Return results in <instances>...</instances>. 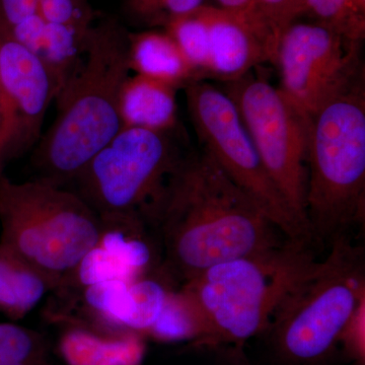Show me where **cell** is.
Segmentation results:
<instances>
[{"label": "cell", "mask_w": 365, "mask_h": 365, "mask_svg": "<svg viewBox=\"0 0 365 365\" xmlns=\"http://www.w3.org/2000/svg\"><path fill=\"white\" fill-rule=\"evenodd\" d=\"M155 228L163 270L182 284L217 264L289 242L202 148L185 158Z\"/></svg>", "instance_id": "obj_1"}, {"label": "cell", "mask_w": 365, "mask_h": 365, "mask_svg": "<svg viewBox=\"0 0 365 365\" xmlns=\"http://www.w3.org/2000/svg\"><path fill=\"white\" fill-rule=\"evenodd\" d=\"M130 71L129 33L112 20L93 25L78 66L55 98L54 122L34 151L38 179L66 186L123 129L120 93Z\"/></svg>", "instance_id": "obj_2"}, {"label": "cell", "mask_w": 365, "mask_h": 365, "mask_svg": "<svg viewBox=\"0 0 365 365\" xmlns=\"http://www.w3.org/2000/svg\"><path fill=\"white\" fill-rule=\"evenodd\" d=\"M314 260L307 245L288 242L266 253L206 269L174 294L196 346L232 345L263 335L274 311Z\"/></svg>", "instance_id": "obj_3"}, {"label": "cell", "mask_w": 365, "mask_h": 365, "mask_svg": "<svg viewBox=\"0 0 365 365\" xmlns=\"http://www.w3.org/2000/svg\"><path fill=\"white\" fill-rule=\"evenodd\" d=\"M364 249L347 235L330 242L274 311L265 339L272 365H331L348 329L364 314Z\"/></svg>", "instance_id": "obj_4"}, {"label": "cell", "mask_w": 365, "mask_h": 365, "mask_svg": "<svg viewBox=\"0 0 365 365\" xmlns=\"http://www.w3.org/2000/svg\"><path fill=\"white\" fill-rule=\"evenodd\" d=\"M190 148L172 130L123 128L72 184L103 222L157 227Z\"/></svg>", "instance_id": "obj_5"}, {"label": "cell", "mask_w": 365, "mask_h": 365, "mask_svg": "<svg viewBox=\"0 0 365 365\" xmlns=\"http://www.w3.org/2000/svg\"><path fill=\"white\" fill-rule=\"evenodd\" d=\"M0 245L55 289L100 241L102 220L76 192L43 180L0 178Z\"/></svg>", "instance_id": "obj_6"}, {"label": "cell", "mask_w": 365, "mask_h": 365, "mask_svg": "<svg viewBox=\"0 0 365 365\" xmlns=\"http://www.w3.org/2000/svg\"><path fill=\"white\" fill-rule=\"evenodd\" d=\"M364 81L309 119L306 216L313 242L347 235L364 215Z\"/></svg>", "instance_id": "obj_7"}, {"label": "cell", "mask_w": 365, "mask_h": 365, "mask_svg": "<svg viewBox=\"0 0 365 365\" xmlns=\"http://www.w3.org/2000/svg\"><path fill=\"white\" fill-rule=\"evenodd\" d=\"M184 90L202 150L288 241L311 246L313 239L309 228L295 215L269 176L234 101L206 81L190 83Z\"/></svg>", "instance_id": "obj_8"}, {"label": "cell", "mask_w": 365, "mask_h": 365, "mask_svg": "<svg viewBox=\"0 0 365 365\" xmlns=\"http://www.w3.org/2000/svg\"><path fill=\"white\" fill-rule=\"evenodd\" d=\"M222 91L237 106L269 176L309 230L306 216L309 120L292 107L279 88L251 72L225 81Z\"/></svg>", "instance_id": "obj_9"}, {"label": "cell", "mask_w": 365, "mask_h": 365, "mask_svg": "<svg viewBox=\"0 0 365 365\" xmlns=\"http://www.w3.org/2000/svg\"><path fill=\"white\" fill-rule=\"evenodd\" d=\"M361 41L323 24L292 23L281 34L275 66L279 90L307 119L327 103L364 81Z\"/></svg>", "instance_id": "obj_10"}, {"label": "cell", "mask_w": 365, "mask_h": 365, "mask_svg": "<svg viewBox=\"0 0 365 365\" xmlns=\"http://www.w3.org/2000/svg\"><path fill=\"white\" fill-rule=\"evenodd\" d=\"M55 96L41 60L0 32V178L7 163L39 143Z\"/></svg>", "instance_id": "obj_11"}, {"label": "cell", "mask_w": 365, "mask_h": 365, "mask_svg": "<svg viewBox=\"0 0 365 365\" xmlns=\"http://www.w3.org/2000/svg\"><path fill=\"white\" fill-rule=\"evenodd\" d=\"M201 11L209 28L210 78L234 81L265 62L275 64L278 45L265 26L216 6L204 4Z\"/></svg>", "instance_id": "obj_12"}, {"label": "cell", "mask_w": 365, "mask_h": 365, "mask_svg": "<svg viewBox=\"0 0 365 365\" xmlns=\"http://www.w3.org/2000/svg\"><path fill=\"white\" fill-rule=\"evenodd\" d=\"M177 86L135 74L129 76L120 93L123 128L172 130L178 121Z\"/></svg>", "instance_id": "obj_13"}, {"label": "cell", "mask_w": 365, "mask_h": 365, "mask_svg": "<svg viewBox=\"0 0 365 365\" xmlns=\"http://www.w3.org/2000/svg\"><path fill=\"white\" fill-rule=\"evenodd\" d=\"M129 66L135 74L184 88L204 81L165 31L129 33Z\"/></svg>", "instance_id": "obj_14"}, {"label": "cell", "mask_w": 365, "mask_h": 365, "mask_svg": "<svg viewBox=\"0 0 365 365\" xmlns=\"http://www.w3.org/2000/svg\"><path fill=\"white\" fill-rule=\"evenodd\" d=\"M51 290L39 272L0 245V313L24 318Z\"/></svg>", "instance_id": "obj_15"}, {"label": "cell", "mask_w": 365, "mask_h": 365, "mask_svg": "<svg viewBox=\"0 0 365 365\" xmlns=\"http://www.w3.org/2000/svg\"><path fill=\"white\" fill-rule=\"evenodd\" d=\"M91 28L48 21L46 24L42 42L36 56L51 76L56 96L78 66Z\"/></svg>", "instance_id": "obj_16"}, {"label": "cell", "mask_w": 365, "mask_h": 365, "mask_svg": "<svg viewBox=\"0 0 365 365\" xmlns=\"http://www.w3.org/2000/svg\"><path fill=\"white\" fill-rule=\"evenodd\" d=\"M201 7L174 19L163 29L176 42L190 66L205 81L210 78V42L208 24Z\"/></svg>", "instance_id": "obj_17"}, {"label": "cell", "mask_w": 365, "mask_h": 365, "mask_svg": "<svg viewBox=\"0 0 365 365\" xmlns=\"http://www.w3.org/2000/svg\"><path fill=\"white\" fill-rule=\"evenodd\" d=\"M170 294L150 279H136L129 284L130 316L127 331L150 332L165 309Z\"/></svg>", "instance_id": "obj_18"}, {"label": "cell", "mask_w": 365, "mask_h": 365, "mask_svg": "<svg viewBox=\"0 0 365 365\" xmlns=\"http://www.w3.org/2000/svg\"><path fill=\"white\" fill-rule=\"evenodd\" d=\"M0 365H46L43 338L24 327L0 323Z\"/></svg>", "instance_id": "obj_19"}, {"label": "cell", "mask_w": 365, "mask_h": 365, "mask_svg": "<svg viewBox=\"0 0 365 365\" xmlns=\"http://www.w3.org/2000/svg\"><path fill=\"white\" fill-rule=\"evenodd\" d=\"M302 16L335 29L348 39L364 40L365 20L353 13L351 0H304Z\"/></svg>", "instance_id": "obj_20"}, {"label": "cell", "mask_w": 365, "mask_h": 365, "mask_svg": "<svg viewBox=\"0 0 365 365\" xmlns=\"http://www.w3.org/2000/svg\"><path fill=\"white\" fill-rule=\"evenodd\" d=\"M110 280L134 281L111 255L97 244L81 259L64 287L76 284L85 288Z\"/></svg>", "instance_id": "obj_21"}, {"label": "cell", "mask_w": 365, "mask_h": 365, "mask_svg": "<svg viewBox=\"0 0 365 365\" xmlns=\"http://www.w3.org/2000/svg\"><path fill=\"white\" fill-rule=\"evenodd\" d=\"M204 4V0H135L130 7L143 23L165 28L174 19L194 13Z\"/></svg>", "instance_id": "obj_22"}, {"label": "cell", "mask_w": 365, "mask_h": 365, "mask_svg": "<svg viewBox=\"0 0 365 365\" xmlns=\"http://www.w3.org/2000/svg\"><path fill=\"white\" fill-rule=\"evenodd\" d=\"M39 14L48 23L91 28L93 9L86 0H38Z\"/></svg>", "instance_id": "obj_23"}, {"label": "cell", "mask_w": 365, "mask_h": 365, "mask_svg": "<svg viewBox=\"0 0 365 365\" xmlns=\"http://www.w3.org/2000/svg\"><path fill=\"white\" fill-rule=\"evenodd\" d=\"M259 16L276 42L281 34L304 13V0H256Z\"/></svg>", "instance_id": "obj_24"}, {"label": "cell", "mask_w": 365, "mask_h": 365, "mask_svg": "<svg viewBox=\"0 0 365 365\" xmlns=\"http://www.w3.org/2000/svg\"><path fill=\"white\" fill-rule=\"evenodd\" d=\"M143 346L133 335L110 336L95 365H139Z\"/></svg>", "instance_id": "obj_25"}, {"label": "cell", "mask_w": 365, "mask_h": 365, "mask_svg": "<svg viewBox=\"0 0 365 365\" xmlns=\"http://www.w3.org/2000/svg\"><path fill=\"white\" fill-rule=\"evenodd\" d=\"M46 24L47 21L44 20V18L40 14H36L14 26L9 32L4 33L7 34L16 42L36 55L39 51Z\"/></svg>", "instance_id": "obj_26"}, {"label": "cell", "mask_w": 365, "mask_h": 365, "mask_svg": "<svg viewBox=\"0 0 365 365\" xmlns=\"http://www.w3.org/2000/svg\"><path fill=\"white\" fill-rule=\"evenodd\" d=\"M36 14H39L38 0H0V31L9 32Z\"/></svg>", "instance_id": "obj_27"}, {"label": "cell", "mask_w": 365, "mask_h": 365, "mask_svg": "<svg viewBox=\"0 0 365 365\" xmlns=\"http://www.w3.org/2000/svg\"><path fill=\"white\" fill-rule=\"evenodd\" d=\"M215 1L216 2V6H215L218 7V9L230 11V13L239 14V16H244V18L248 19V20L254 21V23L265 26L268 30L267 26H266L265 24L262 21L260 16H259L256 0H215Z\"/></svg>", "instance_id": "obj_28"}, {"label": "cell", "mask_w": 365, "mask_h": 365, "mask_svg": "<svg viewBox=\"0 0 365 365\" xmlns=\"http://www.w3.org/2000/svg\"><path fill=\"white\" fill-rule=\"evenodd\" d=\"M134 1H135V0H128L129 6H130L131 4H133Z\"/></svg>", "instance_id": "obj_29"}]
</instances>
